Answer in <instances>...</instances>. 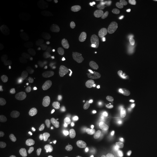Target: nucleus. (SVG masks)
Wrapping results in <instances>:
<instances>
[{
    "label": "nucleus",
    "instance_id": "nucleus-17",
    "mask_svg": "<svg viewBox=\"0 0 157 157\" xmlns=\"http://www.w3.org/2000/svg\"><path fill=\"white\" fill-rule=\"evenodd\" d=\"M140 3L144 5H152L155 3V0H140Z\"/></svg>",
    "mask_w": 157,
    "mask_h": 157
},
{
    "label": "nucleus",
    "instance_id": "nucleus-19",
    "mask_svg": "<svg viewBox=\"0 0 157 157\" xmlns=\"http://www.w3.org/2000/svg\"><path fill=\"white\" fill-rule=\"evenodd\" d=\"M156 153H157V150H156Z\"/></svg>",
    "mask_w": 157,
    "mask_h": 157
},
{
    "label": "nucleus",
    "instance_id": "nucleus-18",
    "mask_svg": "<svg viewBox=\"0 0 157 157\" xmlns=\"http://www.w3.org/2000/svg\"><path fill=\"white\" fill-rule=\"evenodd\" d=\"M134 157H145V156H143V155H135V156Z\"/></svg>",
    "mask_w": 157,
    "mask_h": 157
},
{
    "label": "nucleus",
    "instance_id": "nucleus-5",
    "mask_svg": "<svg viewBox=\"0 0 157 157\" xmlns=\"http://www.w3.org/2000/svg\"><path fill=\"white\" fill-rule=\"evenodd\" d=\"M124 107L130 115L138 119L146 120L153 113V108L148 101L137 96H130L125 102Z\"/></svg>",
    "mask_w": 157,
    "mask_h": 157
},
{
    "label": "nucleus",
    "instance_id": "nucleus-13",
    "mask_svg": "<svg viewBox=\"0 0 157 157\" xmlns=\"http://www.w3.org/2000/svg\"><path fill=\"white\" fill-rule=\"evenodd\" d=\"M150 90L154 94L157 95V73L152 78L150 82Z\"/></svg>",
    "mask_w": 157,
    "mask_h": 157
},
{
    "label": "nucleus",
    "instance_id": "nucleus-7",
    "mask_svg": "<svg viewBox=\"0 0 157 157\" xmlns=\"http://www.w3.org/2000/svg\"><path fill=\"white\" fill-rule=\"evenodd\" d=\"M100 130L93 125L85 124L78 128L73 129L72 137L74 140L79 143H86L89 145V143L95 142L100 138Z\"/></svg>",
    "mask_w": 157,
    "mask_h": 157
},
{
    "label": "nucleus",
    "instance_id": "nucleus-6",
    "mask_svg": "<svg viewBox=\"0 0 157 157\" xmlns=\"http://www.w3.org/2000/svg\"><path fill=\"white\" fill-rule=\"evenodd\" d=\"M123 41L128 47L134 49L146 50L157 47V41L155 38L142 32H129L124 34Z\"/></svg>",
    "mask_w": 157,
    "mask_h": 157
},
{
    "label": "nucleus",
    "instance_id": "nucleus-15",
    "mask_svg": "<svg viewBox=\"0 0 157 157\" xmlns=\"http://www.w3.org/2000/svg\"><path fill=\"white\" fill-rule=\"evenodd\" d=\"M121 148H122V143L120 142V141H117V142L113 146V150H116V151L121 150Z\"/></svg>",
    "mask_w": 157,
    "mask_h": 157
},
{
    "label": "nucleus",
    "instance_id": "nucleus-9",
    "mask_svg": "<svg viewBox=\"0 0 157 157\" xmlns=\"http://www.w3.org/2000/svg\"><path fill=\"white\" fill-rule=\"evenodd\" d=\"M120 139L122 140L125 147L129 151H135L139 149L142 143V139L140 138V136L130 131L121 135Z\"/></svg>",
    "mask_w": 157,
    "mask_h": 157
},
{
    "label": "nucleus",
    "instance_id": "nucleus-14",
    "mask_svg": "<svg viewBox=\"0 0 157 157\" xmlns=\"http://www.w3.org/2000/svg\"><path fill=\"white\" fill-rule=\"evenodd\" d=\"M139 130H140V133H142V134H147V133H148L150 131V127L147 124L142 123L140 125Z\"/></svg>",
    "mask_w": 157,
    "mask_h": 157
},
{
    "label": "nucleus",
    "instance_id": "nucleus-4",
    "mask_svg": "<svg viewBox=\"0 0 157 157\" xmlns=\"http://www.w3.org/2000/svg\"><path fill=\"white\" fill-rule=\"evenodd\" d=\"M63 113L73 122H83L87 120V111L83 103L73 96L64 97L60 101Z\"/></svg>",
    "mask_w": 157,
    "mask_h": 157
},
{
    "label": "nucleus",
    "instance_id": "nucleus-2",
    "mask_svg": "<svg viewBox=\"0 0 157 157\" xmlns=\"http://www.w3.org/2000/svg\"><path fill=\"white\" fill-rule=\"evenodd\" d=\"M58 54L68 61H86L93 54L92 45L87 40L74 37L61 39L56 45Z\"/></svg>",
    "mask_w": 157,
    "mask_h": 157
},
{
    "label": "nucleus",
    "instance_id": "nucleus-16",
    "mask_svg": "<svg viewBox=\"0 0 157 157\" xmlns=\"http://www.w3.org/2000/svg\"><path fill=\"white\" fill-rule=\"evenodd\" d=\"M70 93H71V90L67 88V87H66V88H64V89H62L61 91V94L64 97H67V96H69L70 94Z\"/></svg>",
    "mask_w": 157,
    "mask_h": 157
},
{
    "label": "nucleus",
    "instance_id": "nucleus-10",
    "mask_svg": "<svg viewBox=\"0 0 157 157\" xmlns=\"http://www.w3.org/2000/svg\"><path fill=\"white\" fill-rule=\"evenodd\" d=\"M84 157H107L105 151L97 145L89 144L83 149Z\"/></svg>",
    "mask_w": 157,
    "mask_h": 157
},
{
    "label": "nucleus",
    "instance_id": "nucleus-3",
    "mask_svg": "<svg viewBox=\"0 0 157 157\" xmlns=\"http://www.w3.org/2000/svg\"><path fill=\"white\" fill-rule=\"evenodd\" d=\"M0 89L6 99L16 106L26 105L30 101L27 85L16 74H8L0 81Z\"/></svg>",
    "mask_w": 157,
    "mask_h": 157
},
{
    "label": "nucleus",
    "instance_id": "nucleus-1",
    "mask_svg": "<svg viewBox=\"0 0 157 157\" xmlns=\"http://www.w3.org/2000/svg\"><path fill=\"white\" fill-rule=\"evenodd\" d=\"M111 15L114 22L124 28H135L145 21V11L130 0L116 2L111 10Z\"/></svg>",
    "mask_w": 157,
    "mask_h": 157
},
{
    "label": "nucleus",
    "instance_id": "nucleus-8",
    "mask_svg": "<svg viewBox=\"0 0 157 157\" xmlns=\"http://www.w3.org/2000/svg\"><path fill=\"white\" fill-rule=\"evenodd\" d=\"M132 127V121L128 118L117 117L113 120L107 126V132L111 137H121L128 132Z\"/></svg>",
    "mask_w": 157,
    "mask_h": 157
},
{
    "label": "nucleus",
    "instance_id": "nucleus-12",
    "mask_svg": "<svg viewBox=\"0 0 157 157\" xmlns=\"http://www.w3.org/2000/svg\"><path fill=\"white\" fill-rule=\"evenodd\" d=\"M152 149H153V142L151 140H143L140 148H139V155L145 157H148L152 155Z\"/></svg>",
    "mask_w": 157,
    "mask_h": 157
},
{
    "label": "nucleus",
    "instance_id": "nucleus-11",
    "mask_svg": "<svg viewBox=\"0 0 157 157\" xmlns=\"http://www.w3.org/2000/svg\"><path fill=\"white\" fill-rule=\"evenodd\" d=\"M11 145V137L5 130H0V150L8 149Z\"/></svg>",
    "mask_w": 157,
    "mask_h": 157
}]
</instances>
